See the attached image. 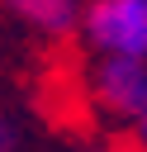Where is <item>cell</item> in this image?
Listing matches in <instances>:
<instances>
[{
	"label": "cell",
	"mask_w": 147,
	"mask_h": 152,
	"mask_svg": "<svg viewBox=\"0 0 147 152\" xmlns=\"http://www.w3.org/2000/svg\"><path fill=\"white\" fill-rule=\"evenodd\" d=\"M76 28L90 52L147 57V0H90L81 5Z\"/></svg>",
	"instance_id": "obj_1"
},
{
	"label": "cell",
	"mask_w": 147,
	"mask_h": 152,
	"mask_svg": "<svg viewBox=\"0 0 147 152\" xmlns=\"http://www.w3.org/2000/svg\"><path fill=\"white\" fill-rule=\"evenodd\" d=\"M85 90H90V104L104 119L133 124L138 109L147 104V57H109V52H95V66H90Z\"/></svg>",
	"instance_id": "obj_2"
},
{
	"label": "cell",
	"mask_w": 147,
	"mask_h": 152,
	"mask_svg": "<svg viewBox=\"0 0 147 152\" xmlns=\"http://www.w3.org/2000/svg\"><path fill=\"white\" fill-rule=\"evenodd\" d=\"M0 14L38 38H66L81 24V0H0Z\"/></svg>",
	"instance_id": "obj_3"
},
{
	"label": "cell",
	"mask_w": 147,
	"mask_h": 152,
	"mask_svg": "<svg viewBox=\"0 0 147 152\" xmlns=\"http://www.w3.org/2000/svg\"><path fill=\"white\" fill-rule=\"evenodd\" d=\"M24 147V128L9 109H0V152H19Z\"/></svg>",
	"instance_id": "obj_4"
},
{
	"label": "cell",
	"mask_w": 147,
	"mask_h": 152,
	"mask_svg": "<svg viewBox=\"0 0 147 152\" xmlns=\"http://www.w3.org/2000/svg\"><path fill=\"white\" fill-rule=\"evenodd\" d=\"M133 138H138V152H147V104H142L138 119H133Z\"/></svg>",
	"instance_id": "obj_5"
}]
</instances>
